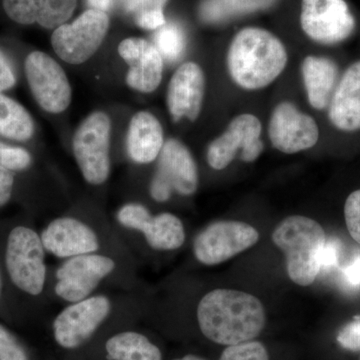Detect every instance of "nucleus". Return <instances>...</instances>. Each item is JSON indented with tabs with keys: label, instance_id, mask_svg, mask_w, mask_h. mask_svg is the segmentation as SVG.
Segmentation results:
<instances>
[{
	"label": "nucleus",
	"instance_id": "nucleus-1",
	"mask_svg": "<svg viewBox=\"0 0 360 360\" xmlns=\"http://www.w3.org/2000/svg\"><path fill=\"white\" fill-rule=\"evenodd\" d=\"M198 321L206 338L229 347L251 341L259 335L266 316L264 305L255 295L219 288L200 300Z\"/></svg>",
	"mask_w": 360,
	"mask_h": 360
},
{
	"label": "nucleus",
	"instance_id": "nucleus-2",
	"mask_svg": "<svg viewBox=\"0 0 360 360\" xmlns=\"http://www.w3.org/2000/svg\"><path fill=\"white\" fill-rule=\"evenodd\" d=\"M288 51L274 33L260 27L239 30L227 51V70L234 84L245 90L265 89L288 65Z\"/></svg>",
	"mask_w": 360,
	"mask_h": 360
},
{
	"label": "nucleus",
	"instance_id": "nucleus-3",
	"mask_svg": "<svg viewBox=\"0 0 360 360\" xmlns=\"http://www.w3.org/2000/svg\"><path fill=\"white\" fill-rule=\"evenodd\" d=\"M272 240L285 255L286 270L293 283L309 286L321 272L326 232L319 222L292 215L283 219L272 232Z\"/></svg>",
	"mask_w": 360,
	"mask_h": 360
},
{
	"label": "nucleus",
	"instance_id": "nucleus-4",
	"mask_svg": "<svg viewBox=\"0 0 360 360\" xmlns=\"http://www.w3.org/2000/svg\"><path fill=\"white\" fill-rule=\"evenodd\" d=\"M110 118L96 111L80 123L73 136V155L85 181L91 186H101L110 177Z\"/></svg>",
	"mask_w": 360,
	"mask_h": 360
},
{
	"label": "nucleus",
	"instance_id": "nucleus-5",
	"mask_svg": "<svg viewBox=\"0 0 360 360\" xmlns=\"http://www.w3.org/2000/svg\"><path fill=\"white\" fill-rule=\"evenodd\" d=\"M7 271L13 283L30 295H39L46 281L45 248L30 227L18 226L9 233L6 251Z\"/></svg>",
	"mask_w": 360,
	"mask_h": 360
},
{
	"label": "nucleus",
	"instance_id": "nucleus-6",
	"mask_svg": "<svg viewBox=\"0 0 360 360\" xmlns=\"http://www.w3.org/2000/svg\"><path fill=\"white\" fill-rule=\"evenodd\" d=\"M110 25L108 13L87 9L72 22L54 30L51 37L53 51L65 63L82 65L98 51Z\"/></svg>",
	"mask_w": 360,
	"mask_h": 360
},
{
	"label": "nucleus",
	"instance_id": "nucleus-7",
	"mask_svg": "<svg viewBox=\"0 0 360 360\" xmlns=\"http://www.w3.org/2000/svg\"><path fill=\"white\" fill-rule=\"evenodd\" d=\"M158 168L149 186L158 202L169 200L172 193L191 196L198 187V170L188 148L177 139H168L158 155Z\"/></svg>",
	"mask_w": 360,
	"mask_h": 360
},
{
	"label": "nucleus",
	"instance_id": "nucleus-8",
	"mask_svg": "<svg viewBox=\"0 0 360 360\" xmlns=\"http://www.w3.org/2000/svg\"><path fill=\"white\" fill-rule=\"evenodd\" d=\"M111 310L112 302L106 295H90L70 303L54 319V340L65 349L82 347L110 316Z\"/></svg>",
	"mask_w": 360,
	"mask_h": 360
},
{
	"label": "nucleus",
	"instance_id": "nucleus-9",
	"mask_svg": "<svg viewBox=\"0 0 360 360\" xmlns=\"http://www.w3.org/2000/svg\"><path fill=\"white\" fill-rule=\"evenodd\" d=\"M259 233L255 227L236 220H221L206 226L196 236L193 252L205 265L226 262L257 243Z\"/></svg>",
	"mask_w": 360,
	"mask_h": 360
},
{
	"label": "nucleus",
	"instance_id": "nucleus-10",
	"mask_svg": "<svg viewBox=\"0 0 360 360\" xmlns=\"http://www.w3.org/2000/svg\"><path fill=\"white\" fill-rule=\"evenodd\" d=\"M115 269L113 258L97 252L68 258L56 270L54 292L66 302H79L92 295Z\"/></svg>",
	"mask_w": 360,
	"mask_h": 360
},
{
	"label": "nucleus",
	"instance_id": "nucleus-11",
	"mask_svg": "<svg viewBox=\"0 0 360 360\" xmlns=\"http://www.w3.org/2000/svg\"><path fill=\"white\" fill-rule=\"evenodd\" d=\"M300 25L312 41L335 45L355 30V18L345 0H302Z\"/></svg>",
	"mask_w": 360,
	"mask_h": 360
},
{
	"label": "nucleus",
	"instance_id": "nucleus-12",
	"mask_svg": "<svg viewBox=\"0 0 360 360\" xmlns=\"http://www.w3.org/2000/svg\"><path fill=\"white\" fill-rule=\"evenodd\" d=\"M262 125L257 116L243 113L234 117L224 134L210 144L206 153L208 165L215 170L224 169L241 150V160L253 162L264 151L260 135Z\"/></svg>",
	"mask_w": 360,
	"mask_h": 360
},
{
	"label": "nucleus",
	"instance_id": "nucleus-13",
	"mask_svg": "<svg viewBox=\"0 0 360 360\" xmlns=\"http://www.w3.org/2000/svg\"><path fill=\"white\" fill-rule=\"evenodd\" d=\"M25 75L32 96L42 110L63 112L71 103V86L63 68L49 54L33 51L25 59Z\"/></svg>",
	"mask_w": 360,
	"mask_h": 360
},
{
	"label": "nucleus",
	"instance_id": "nucleus-14",
	"mask_svg": "<svg viewBox=\"0 0 360 360\" xmlns=\"http://www.w3.org/2000/svg\"><path fill=\"white\" fill-rule=\"evenodd\" d=\"M116 219L124 229L141 232L153 250H175L186 241L184 225L172 213L153 215L146 206L130 202L120 208Z\"/></svg>",
	"mask_w": 360,
	"mask_h": 360
},
{
	"label": "nucleus",
	"instance_id": "nucleus-15",
	"mask_svg": "<svg viewBox=\"0 0 360 360\" xmlns=\"http://www.w3.org/2000/svg\"><path fill=\"white\" fill-rule=\"evenodd\" d=\"M269 136L272 146L286 155L314 148L319 139L314 118L298 110L290 101L277 104L270 116Z\"/></svg>",
	"mask_w": 360,
	"mask_h": 360
},
{
	"label": "nucleus",
	"instance_id": "nucleus-16",
	"mask_svg": "<svg viewBox=\"0 0 360 360\" xmlns=\"http://www.w3.org/2000/svg\"><path fill=\"white\" fill-rule=\"evenodd\" d=\"M40 238L45 251L63 259L97 252L101 246L98 236L91 226L70 217L52 220Z\"/></svg>",
	"mask_w": 360,
	"mask_h": 360
},
{
	"label": "nucleus",
	"instance_id": "nucleus-17",
	"mask_svg": "<svg viewBox=\"0 0 360 360\" xmlns=\"http://www.w3.org/2000/svg\"><path fill=\"white\" fill-rule=\"evenodd\" d=\"M118 53L129 65L127 84L143 94L158 89L162 80L163 58L155 44L139 37H129L118 45Z\"/></svg>",
	"mask_w": 360,
	"mask_h": 360
},
{
	"label": "nucleus",
	"instance_id": "nucleus-18",
	"mask_svg": "<svg viewBox=\"0 0 360 360\" xmlns=\"http://www.w3.org/2000/svg\"><path fill=\"white\" fill-rule=\"evenodd\" d=\"M205 94V77L195 63H186L172 75L167 89V108L175 122L198 120Z\"/></svg>",
	"mask_w": 360,
	"mask_h": 360
},
{
	"label": "nucleus",
	"instance_id": "nucleus-19",
	"mask_svg": "<svg viewBox=\"0 0 360 360\" xmlns=\"http://www.w3.org/2000/svg\"><path fill=\"white\" fill-rule=\"evenodd\" d=\"M4 11L20 25L56 30L75 13L77 0H2Z\"/></svg>",
	"mask_w": 360,
	"mask_h": 360
},
{
	"label": "nucleus",
	"instance_id": "nucleus-20",
	"mask_svg": "<svg viewBox=\"0 0 360 360\" xmlns=\"http://www.w3.org/2000/svg\"><path fill=\"white\" fill-rule=\"evenodd\" d=\"M328 116L333 127L341 131L360 129V60L347 68L335 87Z\"/></svg>",
	"mask_w": 360,
	"mask_h": 360
},
{
	"label": "nucleus",
	"instance_id": "nucleus-21",
	"mask_svg": "<svg viewBox=\"0 0 360 360\" xmlns=\"http://www.w3.org/2000/svg\"><path fill=\"white\" fill-rule=\"evenodd\" d=\"M165 144L161 123L153 113L139 111L132 116L127 136V150L137 165H148L158 160Z\"/></svg>",
	"mask_w": 360,
	"mask_h": 360
},
{
	"label": "nucleus",
	"instance_id": "nucleus-22",
	"mask_svg": "<svg viewBox=\"0 0 360 360\" xmlns=\"http://www.w3.org/2000/svg\"><path fill=\"white\" fill-rule=\"evenodd\" d=\"M302 75L310 105L314 110H324L330 103L338 82V68L335 61L321 56H307L302 61Z\"/></svg>",
	"mask_w": 360,
	"mask_h": 360
},
{
	"label": "nucleus",
	"instance_id": "nucleus-23",
	"mask_svg": "<svg viewBox=\"0 0 360 360\" xmlns=\"http://www.w3.org/2000/svg\"><path fill=\"white\" fill-rule=\"evenodd\" d=\"M278 0H202L198 18L206 25H221L248 14L266 11Z\"/></svg>",
	"mask_w": 360,
	"mask_h": 360
},
{
	"label": "nucleus",
	"instance_id": "nucleus-24",
	"mask_svg": "<svg viewBox=\"0 0 360 360\" xmlns=\"http://www.w3.org/2000/svg\"><path fill=\"white\" fill-rule=\"evenodd\" d=\"M108 360H162L160 348L136 331H122L105 343Z\"/></svg>",
	"mask_w": 360,
	"mask_h": 360
},
{
	"label": "nucleus",
	"instance_id": "nucleus-25",
	"mask_svg": "<svg viewBox=\"0 0 360 360\" xmlns=\"http://www.w3.org/2000/svg\"><path fill=\"white\" fill-rule=\"evenodd\" d=\"M34 123L28 111L11 97L0 92V135L13 141L32 139Z\"/></svg>",
	"mask_w": 360,
	"mask_h": 360
},
{
	"label": "nucleus",
	"instance_id": "nucleus-26",
	"mask_svg": "<svg viewBox=\"0 0 360 360\" xmlns=\"http://www.w3.org/2000/svg\"><path fill=\"white\" fill-rule=\"evenodd\" d=\"M169 0H123L127 13L135 23L146 30H156L167 23L165 7Z\"/></svg>",
	"mask_w": 360,
	"mask_h": 360
},
{
	"label": "nucleus",
	"instance_id": "nucleus-27",
	"mask_svg": "<svg viewBox=\"0 0 360 360\" xmlns=\"http://www.w3.org/2000/svg\"><path fill=\"white\" fill-rule=\"evenodd\" d=\"M155 45L163 58L174 63L181 58L186 51V35L176 23L167 22L155 30Z\"/></svg>",
	"mask_w": 360,
	"mask_h": 360
},
{
	"label": "nucleus",
	"instance_id": "nucleus-28",
	"mask_svg": "<svg viewBox=\"0 0 360 360\" xmlns=\"http://www.w3.org/2000/svg\"><path fill=\"white\" fill-rule=\"evenodd\" d=\"M219 360H269V355L262 342L251 340L229 345L225 348Z\"/></svg>",
	"mask_w": 360,
	"mask_h": 360
},
{
	"label": "nucleus",
	"instance_id": "nucleus-29",
	"mask_svg": "<svg viewBox=\"0 0 360 360\" xmlns=\"http://www.w3.org/2000/svg\"><path fill=\"white\" fill-rule=\"evenodd\" d=\"M32 161V155L26 149L0 142V167L11 172H20L30 167Z\"/></svg>",
	"mask_w": 360,
	"mask_h": 360
},
{
	"label": "nucleus",
	"instance_id": "nucleus-30",
	"mask_svg": "<svg viewBox=\"0 0 360 360\" xmlns=\"http://www.w3.org/2000/svg\"><path fill=\"white\" fill-rule=\"evenodd\" d=\"M345 217L348 232L360 245V189L350 193L345 201Z\"/></svg>",
	"mask_w": 360,
	"mask_h": 360
},
{
	"label": "nucleus",
	"instance_id": "nucleus-31",
	"mask_svg": "<svg viewBox=\"0 0 360 360\" xmlns=\"http://www.w3.org/2000/svg\"><path fill=\"white\" fill-rule=\"evenodd\" d=\"M0 360H30L25 348L0 324Z\"/></svg>",
	"mask_w": 360,
	"mask_h": 360
},
{
	"label": "nucleus",
	"instance_id": "nucleus-32",
	"mask_svg": "<svg viewBox=\"0 0 360 360\" xmlns=\"http://www.w3.org/2000/svg\"><path fill=\"white\" fill-rule=\"evenodd\" d=\"M338 342L350 352H360V316L345 324L338 335Z\"/></svg>",
	"mask_w": 360,
	"mask_h": 360
},
{
	"label": "nucleus",
	"instance_id": "nucleus-33",
	"mask_svg": "<svg viewBox=\"0 0 360 360\" xmlns=\"http://www.w3.org/2000/svg\"><path fill=\"white\" fill-rule=\"evenodd\" d=\"M341 245L340 240L335 238L326 239V245L322 250L321 259V270H330L338 266L340 258Z\"/></svg>",
	"mask_w": 360,
	"mask_h": 360
},
{
	"label": "nucleus",
	"instance_id": "nucleus-34",
	"mask_svg": "<svg viewBox=\"0 0 360 360\" xmlns=\"http://www.w3.org/2000/svg\"><path fill=\"white\" fill-rule=\"evenodd\" d=\"M14 176L11 170L0 167V207L11 200L13 195Z\"/></svg>",
	"mask_w": 360,
	"mask_h": 360
},
{
	"label": "nucleus",
	"instance_id": "nucleus-35",
	"mask_svg": "<svg viewBox=\"0 0 360 360\" xmlns=\"http://www.w3.org/2000/svg\"><path fill=\"white\" fill-rule=\"evenodd\" d=\"M16 78L8 59L0 51V92L11 89L15 84Z\"/></svg>",
	"mask_w": 360,
	"mask_h": 360
},
{
	"label": "nucleus",
	"instance_id": "nucleus-36",
	"mask_svg": "<svg viewBox=\"0 0 360 360\" xmlns=\"http://www.w3.org/2000/svg\"><path fill=\"white\" fill-rule=\"evenodd\" d=\"M343 279L350 288H360V255L352 258L342 269Z\"/></svg>",
	"mask_w": 360,
	"mask_h": 360
},
{
	"label": "nucleus",
	"instance_id": "nucleus-37",
	"mask_svg": "<svg viewBox=\"0 0 360 360\" xmlns=\"http://www.w3.org/2000/svg\"><path fill=\"white\" fill-rule=\"evenodd\" d=\"M87 1L92 9H97V11H104V13H108L115 8L117 4H120V2L123 4V0H87Z\"/></svg>",
	"mask_w": 360,
	"mask_h": 360
},
{
	"label": "nucleus",
	"instance_id": "nucleus-38",
	"mask_svg": "<svg viewBox=\"0 0 360 360\" xmlns=\"http://www.w3.org/2000/svg\"><path fill=\"white\" fill-rule=\"evenodd\" d=\"M174 360H205L198 356V355L187 354L186 356L181 357V359H176Z\"/></svg>",
	"mask_w": 360,
	"mask_h": 360
},
{
	"label": "nucleus",
	"instance_id": "nucleus-39",
	"mask_svg": "<svg viewBox=\"0 0 360 360\" xmlns=\"http://www.w3.org/2000/svg\"><path fill=\"white\" fill-rule=\"evenodd\" d=\"M0 295H1V274H0Z\"/></svg>",
	"mask_w": 360,
	"mask_h": 360
}]
</instances>
